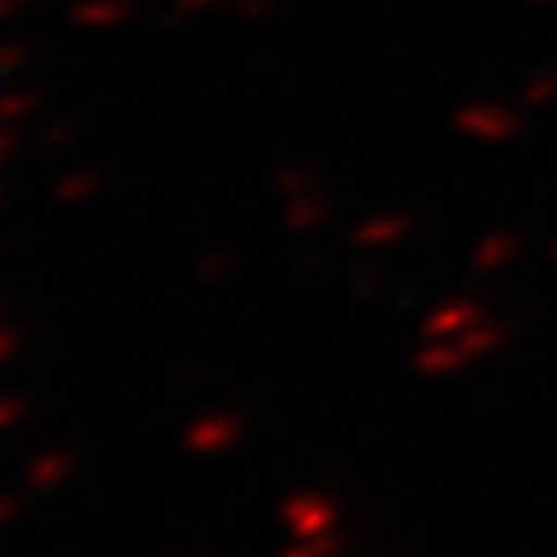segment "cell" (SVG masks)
<instances>
[{
  "label": "cell",
  "instance_id": "cell-1",
  "mask_svg": "<svg viewBox=\"0 0 557 557\" xmlns=\"http://www.w3.org/2000/svg\"><path fill=\"white\" fill-rule=\"evenodd\" d=\"M14 516H20V497H14V493H0V525H10Z\"/></svg>",
  "mask_w": 557,
  "mask_h": 557
}]
</instances>
